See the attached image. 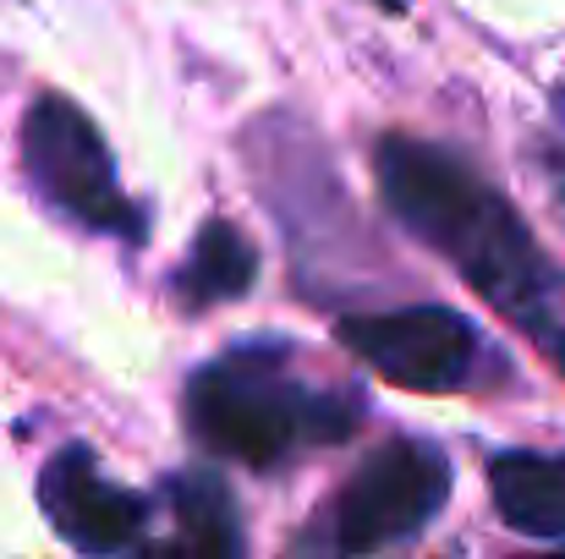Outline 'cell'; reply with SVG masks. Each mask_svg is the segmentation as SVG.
<instances>
[{
    "mask_svg": "<svg viewBox=\"0 0 565 559\" xmlns=\"http://www.w3.org/2000/svg\"><path fill=\"white\" fill-rule=\"evenodd\" d=\"M379 192L412 236L456 258L472 291L489 297L522 335H533L565 373V275L544 258L500 192L417 138L379 143Z\"/></svg>",
    "mask_w": 565,
    "mask_h": 559,
    "instance_id": "6da1fadb",
    "label": "cell"
},
{
    "mask_svg": "<svg viewBox=\"0 0 565 559\" xmlns=\"http://www.w3.org/2000/svg\"><path fill=\"white\" fill-rule=\"evenodd\" d=\"M188 422L214 455L275 466L302 444H341L358 428V406L347 395L302 389L286 373L280 341H253L188 384Z\"/></svg>",
    "mask_w": 565,
    "mask_h": 559,
    "instance_id": "7a4b0ae2",
    "label": "cell"
},
{
    "mask_svg": "<svg viewBox=\"0 0 565 559\" xmlns=\"http://www.w3.org/2000/svg\"><path fill=\"white\" fill-rule=\"evenodd\" d=\"M22 165L33 186L72 208L77 219L99 225V230H127L138 236V214L132 203L121 197V182H116V165H110V149L105 138L94 132V121L61 99V94H44L28 121H22Z\"/></svg>",
    "mask_w": 565,
    "mask_h": 559,
    "instance_id": "3957f363",
    "label": "cell"
},
{
    "mask_svg": "<svg viewBox=\"0 0 565 559\" xmlns=\"http://www.w3.org/2000/svg\"><path fill=\"white\" fill-rule=\"evenodd\" d=\"M445 499H450L445 455L417 439H395V444L374 450L358 466V477L341 488L335 544L347 555H374L390 544H406L439 516Z\"/></svg>",
    "mask_w": 565,
    "mask_h": 559,
    "instance_id": "277c9868",
    "label": "cell"
},
{
    "mask_svg": "<svg viewBox=\"0 0 565 559\" xmlns=\"http://www.w3.org/2000/svg\"><path fill=\"white\" fill-rule=\"evenodd\" d=\"M347 352H358L379 378L401 389H461L478 363V330L450 308H401L341 319L335 330Z\"/></svg>",
    "mask_w": 565,
    "mask_h": 559,
    "instance_id": "5b68a950",
    "label": "cell"
},
{
    "mask_svg": "<svg viewBox=\"0 0 565 559\" xmlns=\"http://www.w3.org/2000/svg\"><path fill=\"white\" fill-rule=\"evenodd\" d=\"M39 505H44V522L83 555H121L149 527V505L132 488L110 483L88 444H66L44 461Z\"/></svg>",
    "mask_w": 565,
    "mask_h": 559,
    "instance_id": "8992f818",
    "label": "cell"
},
{
    "mask_svg": "<svg viewBox=\"0 0 565 559\" xmlns=\"http://www.w3.org/2000/svg\"><path fill=\"white\" fill-rule=\"evenodd\" d=\"M489 494L505 527L527 538H565V455H533V450L494 455Z\"/></svg>",
    "mask_w": 565,
    "mask_h": 559,
    "instance_id": "52a82bcc",
    "label": "cell"
},
{
    "mask_svg": "<svg viewBox=\"0 0 565 559\" xmlns=\"http://www.w3.org/2000/svg\"><path fill=\"white\" fill-rule=\"evenodd\" d=\"M171 522H177V538L160 544L171 555H242V527H236V499L220 477L209 472H188L177 477L171 488Z\"/></svg>",
    "mask_w": 565,
    "mask_h": 559,
    "instance_id": "ba28073f",
    "label": "cell"
},
{
    "mask_svg": "<svg viewBox=\"0 0 565 559\" xmlns=\"http://www.w3.org/2000/svg\"><path fill=\"white\" fill-rule=\"evenodd\" d=\"M253 280H258V252H253V241H247L231 219H209V225L198 230V241H192L188 275H182V302L209 308V302L242 297Z\"/></svg>",
    "mask_w": 565,
    "mask_h": 559,
    "instance_id": "9c48e42d",
    "label": "cell"
},
{
    "mask_svg": "<svg viewBox=\"0 0 565 559\" xmlns=\"http://www.w3.org/2000/svg\"><path fill=\"white\" fill-rule=\"evenodd\" d=\"M379 6H384V11H401V6H406V0H379Z\"/></svg>",
    "mask_w": 565,
    "mask_h": 559,
    "instance_id": "30bf717a",
    "label": "cell"
}]
</instances>
